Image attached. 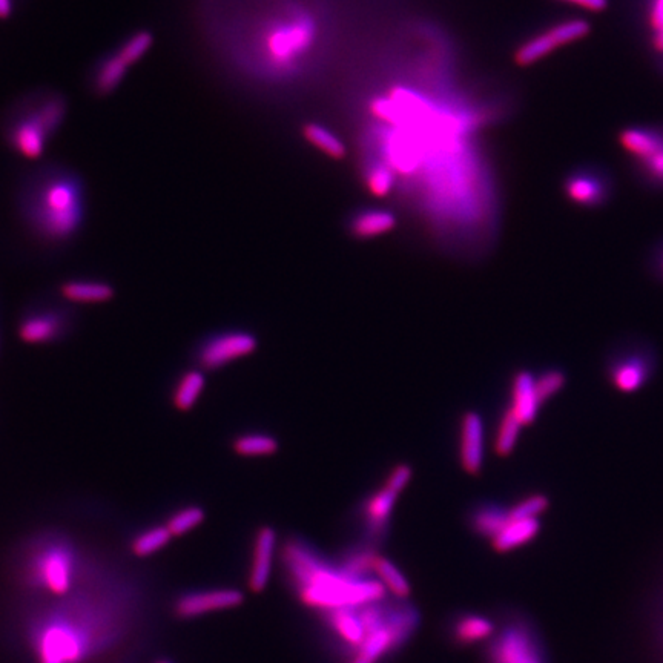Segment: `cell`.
Wrapping results in <instances>:
<instances>
[{
	"label": "cell",
	"instance_id": "cell-22",
	"mask_svg": "<svg viewBox=\"0 0 663 663\" xmlns=\"http://www.w3.org/2000/svg\"><path fill=\"white\" fill-rule=\"evenodd\" d=\"M510 508L499 504H482L473 510L470 525L478 535L495 539L510 521Z\"/></svg>",
	"mask_w": 663,
	"mask_h": 663
},
{
	"label": "cell",
	"instance_id": "cell-14",
	"mask_svg": "<svg viewBox=\"0 0 663 663\" xmlns=\"http://www.w3.org/2000/svg\"><path fill=\"white\" fill-rule=\"evenodd\" d=\"M277 532L274 527L264 525L255 533L252 545L251 568H249L248 584L254 593H261L268 587L277 553Z\"/></svg>",
	"mask_w": 663,
	"mask_h": 663
},
{
	"label": "cell",
	"instance_id": "cell-31",
	"mask_svg": "<svg viewBox=\"0 0 663 663\" xmlns=\"http://www.w3.org/2000/svg\"><path fill=\"white\" fill-rule=\"evenodd\" d=\"M373 573L377 574L383 587L392 591L398 598H406L407 594L410 593V585L406 576L389 559L378 556L375 565H373Z\"/></svg>",
	"mask_w": 663,
	"mask_h": 663
},
{
	"label": "cell",
	"instance_id": "cell-7",
	"mask_svg": "<svg viewBox=\"0 0 663 663\" xmlns=\"http://www.w3.org/2000/svg\"><path fill=\"white\" fill-rule=\"evenodd\" d=\"M70 311L60 306L30 307L17 323V337L27 346L59 343L71 329Z\"/></svg>",
	"mask_w": 663,
	"mask_h": 663
},
{
	"label": "cell",
	"instance_id": "cell-43",
	"mask_svg": "<svg viewBox=\"0 0 663 663\" xmlns=\"http://www.w3.org/2000/svg\"><path fill=\"white\" fill-rule=\"evenodd\" d=\"M662 269H663V255H662Z\"/></svg>",
	"mask_w": 663,
	"mask_h": 663
},
{
	"label": "cell",
	"instance_id": "cell-10",
	"mask_svg": "<svg viewBox=\"0 0 663 663\" xmlns=\"http://www.w3.org/2000/svg\"><path fill=\"white\" fill-rule=\"evenodd\" d=\"M245 602V596L235 588H212L206 591H191L180 596L174 604V614L191 621L217 611L232 610Z\"/></svg>",
	"mask_w": 663,
	"mask_h": 663
},
{
	"label": "cell",
	"instance_id": "cell-9",
	"mask_svg": "<svg viewBox=\"0 0 663 663\" xmlns=\"http://www.w3.org/2000/svg\"><path fill=\"white\" fill-rule=\"evenodd\" d=\"M271 27L264 28L261 37V47L264 54L274 63H283V60L292 59L303 53L311 42L312 31L303 22L292 20H277Z\"/></svg>",
	"mask_w": 663,
	"mask_h": 663
},
{
	"label": "cell",
	"instance_id": "cell-11",
	"mask_svg": "<svg viewBox=\"0 0 663 663\" xmlns=\"http://www.w3.org/2000/svg\"><path fill=\"white\" fill-rule=\"evenodd\" d=\"M565 195L581 208H599L608 202L613 192L610 177L599 169L585 168L571 172L565 179Z\"/></svg>",
	"mask_w": 663,
	"mask_h": 663
},
{
	"label": "cell",
	"instance_id": "cell-25",
	"mask_svg": "<svg viewBox=\"0 0 663 663\" xmlns=\"http://www.w3.org/2000/svg\"><path fill=\"white\" fill-rule=\"evenodd\" d=\"M280 449L275 436L266 433H243L232 441V450L243 458H264L272 456Z\"/></svg>",
	"mask_w": 663,
	"mask_h": 663
},
{
	"label": "cell",
	"instance_id": "cell-18",
	"mask_svg": "<svg viewBox=\"0 0 663 663\" xmlns=\"http://www.w3.org/2000/svg\"><path fill=\"white\" fill-rule=\"evenodd\" d=\"M541 406V400L536 392V378L525 370L516 373L512 383L510 410L518 416L524 426H527L535 421Z\"/></svg>",
	"mask_w": 663,
	"mask_h": 663
},
{
	"label": "cell",
	"instance_id": "cell-8",
	"mask_svg": "<svg viewBox=\"0 0 663 663\" xmlns=\"http://www.w3.org/2000/svg\"><path fill=\"white\" fill-rule=\"evenodd\" d=\"M591 27L585 19H567L536 34L532 39L525 40L516 50L515 60L518 65L530 66L545 59L558 48L567 47L570 43L584 39Z\"/></svg>",
	"mask_w": 663,
	"mask_h": 663
},
{
	"label": "cell",
	"instance_id": "cell-3",
	"mask_svg": "<svg viewBox=\"0 0 663 663\" xmlns=\"http://www.w3.org/2000/svg\"><path fill=\"white\" fill-rule=\"evenodd\" d=\"M83 561L74 541L62 535H42L28 544L25 582L43 594L65 598L82 578Z\"/></svg>",
	"mask_w": 663,
	"mask_h": 663
},
{
	"label": "cell",
	"instance_id": "cell-24",
	"mask_svg": "<svg viewBox=\"0 0 663 663\" xmlns=\"http://www.w3.org/2000/svg\"><path fill=\"white\" fill-rule=\"evenodd\" d=\"M377 558L375 545L366 542V544L358 545L347 551L338 564V570L346 574L347 578L363 581V579H367V574L373 573V565Z\"/></svg>",
	"mask_w": 663,
	"mask_h": 663
},
{
	"label": "cell",
	"instance_id": "cell-29",
	"mask_svg": "<svg viewBox=\"0 0 663 663\" xmlns=\"http://www.w3.org/2000/svg\"><path fill=\"white\" fill-rule=\"evenodd\" d=\"M522 427L524 424L519 421L518 416L510 410V407L505 409L499 419L498 430H496L495 450L499 456H508L515 450Z\"/></svg>",
	"mask_w": 663,
	"mask_h": 663
},
{
	"label": "cell",
	"instance_id": "cell-17",
	"mask_svg": "<svg viewBox=\"0 0 663 663\" xmlns=\"http://www.w3.org/2000/svg\"><path fill=\"white\" fill-rule=\"evenodd\" d=\"M59 294L70 304L96 306V304H105L113 300L116 291L108 281L74 278V280L63 281L60 284Z\"/></svg>",
	"mask_w": 663,
	"mask_h": 663
},
{
	"label": "cell",
	"instance_id": "cell-6",
	"mask_svg": "<svg viewBox=\"0 0 663 663\" xmlns=\"http://www.w3.org/2000/svg\"><path fill=\"white\" fill-rule=\"evenodd\" d=\"M257 347V337L249 330H221L203 338L195 347V367L203 372H215L235 361L248 358Z\"/></svg>",
	"mask_w": 663,
	"mask_h": 663
},
{
	"label": "cell",
	"instance_id": "cell-42",
	"mask_svg": "<svg viewBox=\"0 0 663 663\" xmlns=\"http://www.w3.org/2000/svg\"><path fill=\"white\" fill-rule=\"evenodd\" d=\"M156 663H172V662H171V660L160 659V660H157Z\"/></svg>",
	"mask_w": 663,
	"mask_h": 663
},
{
	"label": "cell",
	"instance_id": "cell-4",
	"mask_svg": "<svg viewBox=\"0 0 663 663\" xmlns=\"http://www.w3.org/2000/svg\"><path fill=\"white\" fill-rule=\"evenodd\" d=\"M62 126V113L56 102L43 91H34L14 103L8 113L5 142L22 159L40 160Z\"/></svg>",
	"mask_w": 663,
	"mask_h": 663
},
{
	"label": "cell",
	"instance_id": "cell-36",
	"mask_svg": "<svg viewBox=\"0 0 663 663\" xmlns=\"http://www.w3.org/2000/svg\"><path fill=\"white\" fill-rule=\"evenodd\" d=\"M564 384V373L559 370H547L542 373L541 377L536 378V392H538L541 403L544 404L545 401L550 400L551 396H555L564 387Z\"/></svg>",
	"mask_w": 663,
	"mask_h": 663
},
{
	"label": "cell",
	"instance_id": "cell-2",
	"mask_svg": "<svg viewBox=\"0 0 663 663\" xmlns=\"http://www.w3.org/2000/svg\"><path fill=\"white\" fill-rule=\"evenodd\" d=\"M281 561L295 582L301 601L309 607L332 611L375 604L384 598L386 588L380 581L347 578L298 539L284 544Z\"/></svg>",
	"mask_w": 663,
	"mask_h": 663
},
{
	"label": "cell",
	"instance_id": "cell-12",
	"mask_svg": "<svg viewBox=\"0 0 663 663\" xmlns=\"http://www.w3.org/2000/svg\"><path fill=\"white\" fill-rule=\"evenodd\" d=\"M459 459L462 469L470 475H478L485 459V426L482 416L467 412L459 427Z\"/></svg>",
	"mask_w": 663,
	"mask_h": 663
},
{
	"label": "cell",
	"instance_id": "cell-28",
	"mask_svg": "<svg viewBox=\"0 0 663 663\" xmlns=\"http://www.w3.org/2000/svg\"><path fill=\"white\" fill-rule=\"evenodd\" d=\"M330 624L338 634L346 640L347 644L360 648L366 639V631L361 624L357 611L353 608H340L332 610L329 614Z\"/></svg>",
	"mask_w": 663,
	"mask_h": 663
},
{
	"label": "cell",
	"instance_id": "cell-15",
	"mask_svg": "<svg viewBox=\"0 0 663 663\" xmlns=\"http://www.w3.org/2000/svg\"><path fill=\"white\" fill-rule=\"evenodd\" d=\"M493 663H542L541 651L525 628L508 630L493 647Z\"/></svg>",
	"mask_w": 663,
	"mask_h": 663
},
{
	"label": "cell",
	"instance_id": "cell-32",
	"mask_svg": "<svg viewBox=\"0 0 663 663\" xmlns=\"http://www.w3.org/2000/svg\"><path fill=\"white\" fill-rule=\"evenodd\" d=\"M396 183V172L387 162H377L370 165L366 174V185L369 191L377 197H387L392 194Z\"/></svg>",
	"mask_w": 663,
	"mask_h": 663
},
{
	"label": "cell",
	"instance_id": "cell-5",
	"mask_svg": "<svg viewBox=\"0 0 663 663\" xmlns=\"http://www.w3.org/2000/svg\"><path fill=\"white\" fill-rule=\"evenodd\" d=\"M619 143L633 160L640 179L663 189V128L628 126L619 134Z\"/></svg>",
	"mask_w": 663,
	"mask_h": 663
},
{
	"label": "cell",
	"instance_id": "cell-37",
	"mask_svg": "<svg viewBox=\"0 0 663 663\" xmlns=\"http://www.w3.org/2000/svg\"><path fill=\"white\" fill-rule=\"evenodd\" d=\"M412 475V467L407 466V464H398V466H395L390 470L389 476L386 478V485L389 489H392L393 492L400 495V493L406 489L407 485H409Z\"/></svg>",
	"mask_w": 663,
	"mask_h": 663
},
{
	"label": "cell",
	"instance_id": "cell-21",
	"mask_svg": "<svg viewBox=\"0 0 663 663\" xmlns=\"http://www.w3.org/2000/svg\"><path fill=\"white\" fill-rule=\"evenodd\" d=\"M541 530L539 519H510L504 530L496 536L493 547L499 553L515 550L538 536Z\"/></svg>",
	"mask_w": 663,
	"mask_h": 663
},
{
	"label": "cell",
	"instance_id": "cell-34",
	"mask_svg": "<svg viewBox=\"0 0 663 663\" xmlns=\"http://www.w3.org/2000/svg\"><path fill=\"white\" fill-rule=\"evenodd\" d=\"M647 369L640 361H628L621 364L614 372V383L624 392H634L644 384Z\"/></svg>",
	"mask_w": 663,
	"mask_h": 663
},
{
	"label": "cell",
	"instance_id": "cell-16",
	"mask_svg": "<svg viewBox=\"0 0 663 663\" xmlns=\"http://www.w3.org/2000/svg\"><path fill=\"white\" fill-rule=\"evenodd\" d=\"M398 493L389 489L386 484L383 489L377 490L366 499L363 505L364 528L369 544H377L383 539L384 533L389 527L390 516H392L393 507H395Z\"/></svg>",
	"mask_w": 663,
	"mask_h": 663
},
{
	"label": "cell",
	"instance_id": "cell-40",
	"mask_svg": "<svg viewBox=\"0 0 663 663\" xmlns=\"http://www.w3.org/2000/svg\"><path fill=\"white\" fill-rule=\"evenodd\" d=\"M16 11V0H0V20L10 19Z\"/></svg>",
	"mask_w": 663,
	"mask_h": 663
},
{
	"label": "cell",
	"instance_id": "cell-1",
	"mask_svg": "<svg viewBox=\"0 0 663 663\" xmlns=\"http://www.w3.org/2000/svg\"><path fill=\"white\" fill-rule=\"evenodd\" d=\"M25 228L47 245H66L85 226L88 191L82 175L68 166L45 165L28 175L17 195Z\"/></svg>",
	"mask_w": 663,
	"mask_h": 663
},
{
	"label": "cell",
	"instance_id": "cell-27",
	"mask_svg": "<svg viewBox=\"0 0 663 663\" xmlns=\"http://www.w3.org/2000/svg\"><path fill=\"white\" fill-rule=\"evenodd\" d=\"M303 136L307 142L320 149L326 156L332 157V159L340 160L346 157V145L341 142L340 137L326 126L320 125V123L304 125Z\"/></svg>",
	"mask_w": 663,
	"mask_h": 663
},
{
	"label": "cell",
	"instance_id": "cell-20",
	"mask_svg": "<svg viewBox=\"0 0 663 663\" xmlns=\"http://www.w3.org/2000/svg\"><path fill=\"white\" fill-rule=\"evenodd\" d=\"M396 226V215L387 209H366L358 212L350 220V232L353 237L367 240L389 234Z\"/></svg>",
	"mask_w": 663,
	"mask_h": 663
},
{
	"label": "cell",
	"instance_id": "cell-23",
	"mask_svg": "<svg viewBox=\"0 0 663 663\" xmlns=\"http://www.w3.org/2000/svg\"><path fill=\"white\" fill-rule=\"evenodd\" d=\"M174 536L165 524L151 525L142 532L137 533L129 542V551L136 558L146 559L157 555L171 544Z\"/></svg>",
	"mask_w": 663,
	"mask_h": 663
},
{
	"label": "cell",
	"instance_id": "cell-33",
	"mask_svg": "<svg viewBox=\"0 0 663 663\" xmlns=\"http://www.w3.org/2000/svg\"><path fill=\"white\" fill-rule=\"evenodd\" d=\"M493 633V624L484 617H464L456 625V637L464 644H475L479 640L487 639Z\"/></svg>",
	"mask_w": 663,
	"mask_h": 663
},
{
	"label": "cell",
	"instance_id": "cell-13",
	"mask_svg": "<svg viewBox=\"0 0 663 663\" xmlns=\"http://www.w3.org/2000/svg\"><path fill=\"white\" fill-rule=\"evenodd\" d=\"M132 63L126 59L125 54L114 48L109 53L99 57L90 73V88L97 97H108L116 93L125 82Z\"/></svg>",
	"mask_w": 663,
	"mask_h": 663
},
{
	"label": "cell",
	"instance_id": "cell-38",
	"mask_svg": "<svg viewBox=\"0 0 663 663\" xmlns=\"http://www.w3.org/2000/svg\"><path fill=\"white\" fill-rule=\"evenodd\" d=\"M645 22L651 34L663 28V0H645Z\"/></svg>",
	"mask_w": 663,
	"mask_h": 663
},
{
	"label": "cell",
	"instance_id": "cell-41",
	"mask_svg": "<svg viewBox=\"0 0 663 663\" xmlns=\"http://www.w3.org/2000/svg\"><path fill=\"white\" fill-rule=\"evenodd\" d=\"M657 634H659L660 648L663 650V602H660L659 614H657Z\"/></svg>",
	"mask_w": 663,
	"mask_h": 663
},
{
	"label": "cell",
	"instance_id": "cell-39",
	"mask_svg": "<svg viewBox=\"0 0 663 663\" xmlns=\"http://www.w3.org/2000/svg\"><path fill=\"white\" fill-rule=\"evenodd\" d=\"M564 2L576 5L582 10L593 11V13H599L608 7V0H564Z\"/></svg>",
	"mask_w": 663,
	"mask_h": 663
},
{
	"label": "cell",
	"instance_id": "cell-19",
	"mask_svg": "<svg viewBox=\"0 0 663 663\" xmlns=\"http://www.w3.org/2000/svg\"><path fill=\"white\" fill-rule=\"evenodd\" d=\"M206 389V372L194 367L186 370L175 381L172 389L171 403L175 410L185 413L194 409Z\"/></svg>",
	"mask_w": 663,
	"mask_h": 663
},
{
	"label": "cell",
	"instance_id": "cell-26",
	"mask_svg": "<svg viewBox=\"0 0 663 663\" xmlns=\"http://www.w3.org/2000/svg\"><path fill=\"white\" fill-rule=\"evenodd\" d=\"M398 645H401L398 637L387 625H383L373 633L367 634L366 639L361 644L357 659L353 660L352 663H375L384 653L398 647Z\"/></svg>",
	"mask_w": 663,
	"mask_h": 663
},
{
	"label": "cell",
	"instance_id": "cell-30",
	"mask_svg": "<svg viewBox=\"0 0 663 663\" xmlns=\"http://www.w3.org/2000/svg\"><path fill=\"white\" fill-rule=\"evenodd\" d=\"M206 512L200 505H186L166 519L165 525L174 538H182L205 522Z\"/></svg>",
	"mask_w": 663,
	"mask_h": 663
},
{
	"label": "cell",
	"instance_id": "cell-35",
	"mask_svg": "<svg viewBox=\"0 0 663 663\" xmlns=\"http://www.w3.org/2000/svg\"><path fill=\"white\" fill-rule=\"evenodd\" d=\"M548 499L544 495H532L516 502L510 508V518L513 519H538L547 510Z\"/></svg>",
	"mask_w": 663,
	"mask_h": 663
}]
</instances>
